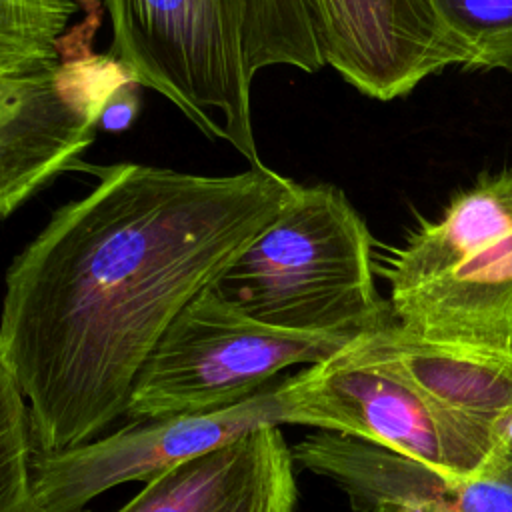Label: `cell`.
<instances>
[{"label":"cell","instance_id":"cell-1","mask_svg":"<svg viewBox=\"0 0 512 512\" xmlns=\"http://www.w3.org/2000/svg\"><path fill=\"white\" fill-rule=\"evenodd\" d=\"M96 184L14 256L0 366L18 386L36 452L96 440L178 312L284 210L300 184L274 168L192 174L80 164Z\"/></svg>","mask_w":512,"mask_h":512},{"label":"cell","instance_id":"cell-16","mask_svg":"<svg viewBox=\"0 0 512 512\" xmlns=\"http://www.w3.org/2000/svg\"><path fill=\"white\" fill-rule=\"evenodd\" d=\"M32 454L26 402L0 366V512H38L30 486Z\"/></svg>","mask_w":512,"mask_h":512},{"label":"cell","instance_id":"cell-7","mask_svg":"<svg viewBox=\"0 0 512 512\" xmlns=\"http://www.w3.org/2000/svg\"><path fill=\"white\" fill-rule=\"evenodd\" d=\"M296 424L288 378L274 380L242 404L166 418L130 420L108 436L58 452H36L30 486L38 512H82L102 492L160 476L260 426Z\"/></svg>","mask_w":512,"mask_h":512},{"label":"cell","instance_id":"cell-12","mask_svg":"<svg viewBox=\"0 0 512 512\" xmlns=\"http://www.w3.org/2000/svg\"><path fill=\"white\" fill-rule=\"evenodd\" d=\"M352 344L400 372L446 410L496 436L512 420V354L430 342L394 320L360 332Z\"/></svg>","mask_w":512,"mask_h":512},{"label":"cell","instance_id":"cell-5","mask_svg":"<svg viewBox=\"0 0 512 512\" xmlns=\"http://www.w3.org/2000/svg\"><path fill=\"white\" fill-rule=\"evenodd\" d=\"M358 334L294 332L262 324L210 286L168 324L140 366L130 420L166 418L246 402L296 364H318Z\"/></svg>","mask_w":512,"mask_h":512},{"label":"cell","instance_id":"cell-10","mask_svg":"<svg viewBox=\"0 0 512 512\" xmlns=\"http://www.w3.org/2000/svg\"><path fill=\"white\" fill-rule=\"evenodd\" d=\"M292 458L334 480L364 512L394 504L424 512H512V464L496 456L470 478H454L378 444L318 430L300 440Z\"/></svg>","mask_w":512,"mask_h":512},{"label":"cell","instance_id":"cell-11","mask_svg":"<svg viewBox=\"0 0 512 512\" xmlns=\"http://www.w3.org/2000/svg\"><path fill=\"white\" fill-rule=\"evenodd\" d=\"M296 496L280 426H260L162 472L116 512H294Z\"/></svg>","mask_w":512,"mask_h":512},{"label":"cell","instance_id":"cell-6","mask_svg":"<svg viewBox=\"0 0 512 512\" xmlns=\"http://www.w3.org/2000/svg\"><path fill=\"white\" fill-rule=\"evenodd\" d=\"M352 340L288 376L296 424L378 444L444 476L470 478L490 466L498 456L492 430L446 410Z\"/></svg>","mask_w":512,"mask_h":512},{"label":"cell","instance_id":"cell-3","mask_svg":"<svg viewBox=\"0 0 512 512\" xmlns=\"http://www.w3.org/2000/svg\"><path fill=\"white\" fill-rule=\"evenodd\" d=\"M392 320L430 342L512 354V168L456 192L392 248Z\"/></svg>","mask_w":512,"mask_h":512},{"label":"cell","instance_id":"cell-13","mask_svg":"<svg viewBox=\"0 0 512 512\" xmlns=\"http://www.w3.org/2000/svg\"><path fill=\"white\" fill-rule=\"evenodd\" d=\"M246 56L252 74L270 66L318 72L324 58L308 0H248Z\"/></svg>","mask_w":512,"mask_h":512},{"label":"cell","instance_id":"cell-18","mask_svg":"<svg viewBox=\"0 0 512 512\" xmlns=\"http://www.w3.org/2000/svg\"><path fill=\"white\" fill-rule=\"evenodd\" d=\"M498 456L512 464V420L498 434Z\"/></svg>","mask_w":512,"mask_h":512},{"label":"cell","instance_id":"cell-2","mask_svg":"<svg viewBox=\"0 0 512 512\" xmlns=\"http://www.w3.org/2000/svg\"><path fill=\"white\" fill-rule=\"evenodd\" d=\"M374 274L372 234L344 192L300 184L210 288L274 328L360 334L392 322Z\"/></svg>","mask_w":512,"mask_h":512},{"label":"cell","instance_id":"cell-15","mask_svg":"<svg viewBox=\"0 0 512 512\" xmlns=\"http://www.w3.org/2000/svg\"><path fill=\"white\" fill-rule=\"evenodd\" d=\"M442 28L466 50L468 68L512 72V0H426Z\"/></svg>","mask_w":512,"mask_h":512},{"label":"cell","instance_id":"cell-9","mask_svg":"<svg viewBox=\"0 0 512 512\" xmlns=\"http://www.w3.org/2000/svg\"><path fill=\"white\" fill-rule=\"evenodd\" d=\"M308 8L324 64L370 98L394 100L446 66L468 68L426 0H308Z\"/></svg>","mask_w":512,"mask_h":512},{"label":"cell","instance_id":"cell-8","mask_svg":"<svg viewBox=\"0 0 512 512\" xmlns=\"http://www.w3.org/2000/svg\"><path fill=\"white\" fill-rule=\"evenodd\" d=\"M130 80L110 54L92 52L0 70V220L80 168L106 100Z\"/></svg>","mask_w":512,"mask_h":512},{"label":"cell","instance_id":"cell-4","mask_svg":"<svg viewBox=\"0 0 512 512\" xmlns=\"http://www.w3.org/2000/svg\"><path fill=\"white\" fill-rule=\"evenodd\" d=\"M110 56L210 138L262 166L246 56L248 0H104Z\"/></svg>","mask_w":512,"mask_h":512},{"label":"cell","instance_id":"cell-17","mask_svg":"<svg viewBox=\"0 0 512 512\" xmlns=\"http://www.w3.org/2000/svg\"><path fill=\"white\" fill-rule=\"evenodd\" d=\"M136 86L138 84L130 80L112 92V96L106 100L102 108L98 126H102L108 132H120L132 124L138 110Z\"/></svg>","mask_w":512,"mask_h":512},{"label":"cell","instance_id":"cell-19","mask_svg":"<svg viewBox=\"0 0 512 512\" xmlns=\"http://www.w3.org/2000/svg\"><path fill=\"white\" fill-rule=\"evenodd\" d=\"M368 512H424V510H412V508H402V506H394V504H380Z\"/></svg>","mask_w":512,"mask_h":512},{"label":"cell","instance_id":"cell-14","mask_svg":"<svg viewBox=\"0 0 512 512\" xmlns=\"http://www.w3.org/2000/svg\"><path fill=\"white\" fill-rule=\"evenodd\" d=\"M76 0H0V70H26L64 56Z\"/></svg>","mask_w":512,"mask_h":512}]
</instances>
